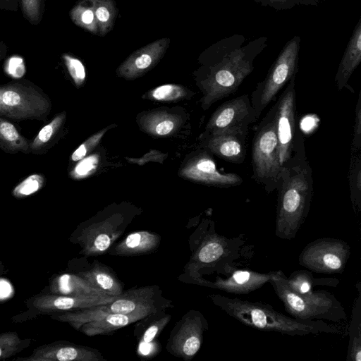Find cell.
I'll return each mask as SVG.
<instances>
[{
  "instance_id": "20",
  "label": "cell",
  "mask_w": 361,
  "mask_h": 361,
  "mask_svg": "<svg viewBox=\"0 0 361 361\" xmlns=\"http://www.w3.org/2000/svg\"><path fill=\"white\" fill-rule=\"evenodd\" d=\"M183 121L180 115L164 109L142 112L137 119L142 131L156 137H165L176 133Z\"/></svg>"
},
{
  "instance_id": "29",
  "label": "cell",
  "mask_w": 361,
  "mask_h": 361,
  "mask_svg": "<svg viewBox=\"0 0 361 361\" xmlns=\"http://www.w3.org/2000/svg\"><path fill=\"white\" fill-rule=\"evenodd\" d=\"M357 296L354 300L349 325V341L346 361L361 360V290L357 285Z\"/></svg>"
},
{
  "instance_id": "1",
  "label": "cell",
  "mask_w": 361,
  "mask_h": 361,
  "mask_svg": "<svg viewBox=\"0 0 361 361\" xmlns=\"http://www.w3.org/2000/svg\"><path fill=\"white\" fill-rule=\"evenodd\" d=\"M245 40L243 35L233 34L202 54L196 82L203 94V109L234 94L253 71L255 60L267 47L268 37L262 36L244 44Z\"/></svg>"
},
{
  "instance_id": "46",
  "label": "cell",
  "mask_w": 361,
  "mask_h": 361,
  "mask_svg": "<svg viewBox=\"0 0 361 361\" xmlns=\"http://www.w3.org/2000/svg\"><path fill=\"white\" fill-rule=\"evenodd\" d=\"M8 271L6 267H5V265L0 262V276L6 274Z\"/></svg>"
},
{
  "instance_id": "31",
  "label": "cell",
  "mask_w": 361,
  "mask_h": 361,
  "mask_svg": "<svg viewBox=\"0 0 361 361\" xmlns=\"http://www.w3.org/2000/svg\"><path fill=\"white\" fill-rule=\"evenodd\" d=\"M350 200L354 212H361V154H351L348 173Z\"/></svg>"
},
{
  "instance_id": "40",
  "label": "cell",
  "mask_w": 361,
  "mask_h": 361,
  "mask_svg": "<svg viewBox=\"0 0 361 361\" xmlns=\"http://www.w3.org/2000/svg\"><path fill=\"white\" fill-rule=\"evenodd\" d=\"M115 125L107 126L105 128L102 129L97 133L94 134L82 143L71 154V160L72 162H78L92 150L101 141L102 137L104 135L106 132Z\"/></svg>"
},
{
  "instance_id": "13",
  "label": "cell",
  "mask_w": 361,
  "mask_h": 361,
  "mask_svg": "<svg viewBox=\"0 0 361 361\" xmlns=\"http://www.w3.org/2000/svg\"><path fill=\"white\" fill-rule=\"evenodd\" d=\"M245 243L243 235L227 238L216 233L212 226L195 254V271L236 262L248 253Z\"/></svg>"
},
{
  "instance_id": "4",
  "label": "cell",
  "mask_w": 361,
  "mask_h": 361,
  "mask_svg": "<svg viewBox=\"0 0 361 361\" xmlns=\"http://www.w3.org/2000/svg\"><path fill=\"white\" fill-rule=\"evenodd\" d=\"M286 277L282 271L278 270L269 282L292 317L304 321L334 322L347 319L344 307L334 294L324 289L313 290L306 295L298 294L288 286Z\"/></svg>"
},
{
  "instance_id": "17",
  "label": "cell",
  "mask_w": 361,
  "mask_h": 361,
  "mask_svg": "<svg viewBox=\"0 0 361 361\" xmlns=\"http://www.w3.org/2000/svg\"><path fill=\"white\" fill-rule=\"evenodd\" d=\"M169 43V38H162L136 50L118 66L117 75L126 80L142 76L158 63Z\"/></svg>"
},
{
  "instance_id": "25",
  "label": "cell",
  "mask_w": 361,
  "mask_h": 361,
  "mask_svg": "<svg viewBox=\"0 0 361 361\" xmlns=\"http://www.w3.org/2000/svg\"><path fill=\"white\" fill-rule=\"evenodd\" d=\"M77 274L91 286L108 295L118 296L123 293L121 282L109 269L104 266L96 264L90 269L80 271Z\"/></svg>"
},
{
  "instance_id": "22",
  "label": "cell",
  "mask_w": 361,
  "mask_h": 361,
  "mask_svg": "<svg viewBox=\"0 0 361 361\" xmlns=\"http://www.w3.org/2000/svg\"><path fill=\"white\" fill-rule=\"evenodd\" d=\"M152 310H142L131 314H109L98 319L84 324L80 331L87 336L107 334L153 313Z\"/></svg>"
},
{
  "instance_id": "27",
  "label": "cell",
  "mask_w": 361,
  "mask_h": 361,
  "mask_svg": "<svg viewBox=\"0 0 361 361\" xmlns=\"http://www.w3.org/2000/svg\"><path fill=\"white\" fill-rule=\"evenodd\" d=\"M286 282L295 292L306 295L313 291L315 286L336 287L339 280L336 278H314L308 269L296 270L286 277Z\"/></svg>"
},
{
  "instance_id": "28",
  "label": "cell",
  "mask_w": 361,
  "mask_h": 361,
  "mask_svg": "<svg viewBox=\"0 0 361 361\" xmlns=\"http://www.w3.org/2000/svg\"><path fill=\"white\" fill-rule=\"evenodd\" d=\"M29 141L12 122L0 116V149L2 151L11 154H30Z\"/></svg>"
},
{
  "instance_id": "47",
  "label": "cell",
  "mask_w": 361,
  "mask_h": 361,
  "mask_svg": "<svg viewBox=\"0 0 361 361\" xmlns=\"http://www.w3.org/2000/svg\"><path fill=\"white\" fill-rule=\"evenodd\" d=\"M320 1V0H319Z\"/></svg>"
},
{
  "instance_id": "26",
  "label": "cell",
  "mask_w": 361,
  "mask_h": 361,
  "mask_svg": "<svg viewBox=\"0 0 361 361\" xmlns=\"http://www.w3.org/2000/svg\"><path fill=\"white\" fill-rule=\"evenodd\" d=\"M159 242V237L150 232L138 231L129 234L117 245L115 253L121 255L143 254L154 250Z\"/></svg>"
},
{
  "instance_id": "6",
  "label": "cell",
  "mask_w": 361,
  "mask_h": 361,
  "mask_svg": "<svg viewBox=\"0 0 361 361\" xmlns=\"http://www.w3.org/2000/svg\"><path fill=\"white\" fill-rule=\"evenodd\" d=\"M251 155L252 178L267 194L273 192L276 189L283 169L279 159L274 106L262 119L255 130Z\"/></svg>"
},
{
  "instance_id": "42",
  "label": "cell",
  "mask_w": 361,
  "mask_h": 361,
  "mask_svg": "<svg viewBox=\"0 0 361 361\" xmlns=\"http://www.w3.org/2000/svg\"><path fill=\"white\" fill-rule=\"evenodd\" d=\"M98 162L97 156L94 155L88 157H84L72 171V177L74 178H82L89 176L94 171Z\"/></svg>"
},
{
  "instance_id": "2",
  "label": "cell",
  "mask_w": 361,
  "mask_h": 361,
  "mask_svg": "<svg viewBox=\"0 0 361 361\" xmlns=\"http://www.w3.org/2000/svg\"><path fill=\"white\" fill-rule=\"evenodd\" d=\"M276 190L275 235L291 240L307 216L313 195L312 168L305 153L295 155L283 167Z\"/></svg>"
},
{
  "instance_id": "12",
  "label": "cell",
  "mask_w": 361,
  "mask_h": 361,
  "mask_svg": "<svg viewBox=\"0 0 361 361\" xmlns=\"http://www.w3.org/2000/svg\"><path fill=\"white\" fill-rule=\"evenodd\" d=\"M260 115L252 106L248 94H245L220 105L211 115L204 133L248 134L250 125Z\"/></svg>"
},
{
  "instance_id": "16",
  "label": "cell",
  "mask_w": 361,
  "mask_h": 361,
  "mask_svg": "<svg viewBox=\"0 0 361 361\" xmlns=\"http://www.w3.org/2000/svg\"><path fill=\"white\" fill-rule=\"evenodd\" d=\"M103 360L95 349L59 341L44 344L32 350L28 357H17V361H98Z\"/></svg>"
},
{
  "instance_id": "24",
  "label": "cell",
  "mask_w": 361,
  "mask_h": 361,
  "mask_svg": "<svg viewBox=\"0 0 361 361\" xmlns=\"http://www.w3.org/2000/svg\"><path fill=\"white\" fill-rule=\"evenodd\" d=\"M67 114L63 111L44 125L36 136L29 141V152L36 155L46 154L60 138L66 123Z\"/></svg>"
},
{
  "instance_id": "21",
  "label": "cell",
  "mask_w": 361,
  "mask_h": 361,
  "mask_svg": "<svg viewBox=\"0 0 361 361\" xmlns=\"http://www.w3.org/2000/svg\"><path fill=\"white\" fill-rule=\"evenodd\" d=\"M361 62V17L354 27L338 65L335 82L338 90L349 87L348 82Z\"/></svg>"
},
{
  "instance_id": "39",
  "label": "cell",
  "mask_w": 361,
  "mask_h": 361,
  "mask_svg": "<svg viewBox=\"0 0 361 361\" xmlns=\"http://www.w3.org/2000/svg\"><path fill=\"white\" fill-rule=\"evenodd\" d=\"M262 6L270 7L277 11H286L295 6H317L319 0H254Z\"/></svg>"
},
{
  "instance_id": "18",
  "label": "cell",
  "mask_w": 361,
  "mask_h": 361,
  "mask_svg": "<svg viewBox=\"0 0 361 361\" xmlns=\"http://www.w3.org/2000/svg\"><path fill=\"white\" fill-rule=\"evenodd\" d=\"M248 134L224 133L201 135V146L212 155L230 163L239 164L246 157V139Z\"/></svg>"
},
{
  "instance_id": "23",
  "label": "cell",
  "mask_w": 361,
  "mask_h": 361,
  "mask_svg": "<svg viewBox=\"0 0 361 361\" xmlns=\"http://www.w3.org/2000/svg\"><path fill=\"white\" fill-rule=\"evenodd\" d=\"M48 290V293L68 296L108 295L74 274H61L51 276Z\"/></svg>"
},
{
  "instance_id": "45",
  "label": "cell",
  "mask_w": 361,
  "mask_h": 361,
  "mask_svg": "<svg viewBox=\"0 0 361 361\" xmlns=\"http://www.w3.org/2000/svg\"><path fill=\"white\" fill-rule=\"evenodd\" d=\"M7 52V45L4 42L0 41V61H1L6 57Z\"/></svg>"
},
{
  "instance_id": "11",
  "label": "cell",
  "mask_w": 361,
  "mask_h": 361,
  "mask_svg": "<svg viewBox=\"0 0 361 361\" xmlns=\"http://www.w3.org/2000/svg\"><path fill=\"white\" fill-rule=\"evenodd\" d=\"M118 296H68L48 292L41 293L27 299V310L14 316L12 321L24 322L40 315H49L54 312L72 311L106 304Z\"/></svg>"
},
{
  "instance_id": "43",
  "label": "cell",
  "mask_w": 361,
  "mask_h": 361,
  "mask_svg": "<svg viewBox=\"0 0 361 361\" xmlns=\"http://www.w3.org/2000/svg\"><path fill=\"white\" fill-rule=\"evenodd\" d=\"M170 317H171L169 315H167L159 321H157L150 325L143 334L142 339V342L145 343L151 342L159 334V332L163 329V327L165 326V325L168 323Z\"/></svg>"
},
{
  "instance_id": "36",
  "label": "cell",
  "mask_w": 361,
  "mask_h": 361,
  "mask_svg": "<svg viewBox=\"0 0 361 361\" xmlns=\"http://www.w3.org/2000/svg\"><path fill=\"white\" fill-rule=\"evenodd\" d=\"M45 184L46 178L42 174H32L13 188L12 195L17 199L25 198L40 190Z\"/></svg>"
},
{
  "instance_id": "3",
  "label": "cell",
  "mask_w": 361,
  "mask_h": 361,
  "mask_svg": "<svg viewBox=\"0 0 361 361\" xmlns=\"http://www.w3.org/2000/svg\"><path fill=\"white\" fill-rule=\"evenodd\" d=\"M213 302L241 324L261 331L289 336L341 334L338 326L323 320L304 321L286 316L267 303L222 295H212Z\"/></svg>"
},
{
  "instance_id": "7",
  "label": "cell",
  "mask_w": 361,
  "mask_h": 361,
  "mask_svg": "<svg viewBox=\"0 0 361 361\" xmlns=\"http://www.w3.org/2000/svg\"><path fill=\"white\" fill-rule=\"evenodd\" d=\"M154 287L148 286L130 289L122 293L113 301L100 305L63 312H54L49 316L55 320L68 323L79 330L85 323L98 319L109 314H128L142 310L154 311L152 297Z\"/></svg>"
},
{
  "instance_id": "14",
  "label": "cell",
  "mask_w": 361,
  "mask_h": 361,
  "mask_svg": "<svg viewBox=\"0 0 361 361\" xmlns=\"http://www.w3.org/2000/svg\"><path fill=\"white\" fill-rule=\"evenodd\" d=\"M218 272L214 281L202 283L221 290L228 293L247 294L269 281L276 271L260 273L247 269L239 268L236 262L210 267Z\"/></svg>"
},
{
  "instance_id": "19",
  "label": "cell",
  "mask_w": 361,
  "mask_h": 361,
  "mask_svg": "<svg viewBox=\"0 0 361 361\" xmlns=\"http://www.w3.org/2000/svg\"><path fill=\"white\" fill-rule=\"evenodd\" d=\"M207 329V322L200 312L187 317L173 338V350L186 359L193 357L200 350L203 333Z\"/></svg>"
},
{
  "instance_id": "35",
  "label": "cell",
  "mask_w": 361,
  "mask_h": 361,
  "mask_svg": "<svg viewBox=\"0 0 361 361\" xmlns=\"http://www.w3.org/2000/svg\"><path fill=\"white\" fill-rule=\"evenodd\" d=\"M107 226H99L94 232L93 237L82 240L85 243V252L87 255L90 253H102L106 250L112 243L111 231H106Z\"/></svg>"
},
{
  "instance_id": "41",
  "label": "cell",
  "mask_w": 361,
  "mask_h": 361,
  "mask_svg": "<svg viewBox=\"0 0 361 361\" xmlns=\"http://www.w3.org/2000/svg\"><path fill=\"white\" fill-rule=\"evenodd\" d=\"M361 149V91L358 93L355 110L353 136L351 145V154L360 152Z\"/></svg>"
},
{
  "instance_id": "44",
  "label": "cell",
  "mask_w": 361,
  "mask_h": 361,
  "mask_svg": "<svg viewBox=\"0 0 361 361\" xmlns=\"http://www.w3.org/2000/svg\"><path fill=\"white\" fill-rule=\"evenodd\" d=\"M20 0H0V9L16 12Z\"/></svg>"
},
{
  "instance_id": "8",
  "label": "cell",
  "mask_w": 361,
  "mask_h": 361,
  "mask_svg": "<svg viewBox=\"0 0 361 361\" xmlns=\"http://www.w3.org/2000/svg\"><path fill=\"white\" fill-rule=\"evenodd\" d=\"M300 37L295 35L283 47L269 68L264 79L259 82L252 91L250 102L261 114L280 90L298 72Z\"/></svg>"
},
{
  "instance_id": "10",
  "label": "cell",
  "mask_w": 361,
  "mask_h": 361,
  "mask_svg": "<svg viewBox=\"0 0 361 361\" xmlns=\"http://www.w3.org/2000/svg\"><path fill=\"white\" fill-rule=\"evenodd\" d=\"M350 253V247L345 241L334 238H320L306 245L298 257V262L310 271L341 274Z\"/></svg>"
},
{
  "instance_id": "5",
  "label": "cell",
  "mask_w": 361,
  "mask_h": 361,
  "mask_svg": "<svg viewBox=\"0 0 361 361\" xmlns=\"http://www.w3.org/2000/svg\"><path fill=\"white\" fill-rule=\"evenodd\" d=\"M52 109L49 97L43 90L23 79L0 85V116L20 122L46 121Z\"/></svg>"
},
{
  "instance_id": "30",
  "label": "cell",
  "mask_w": 361,
  "mask_h": 361,
  "mask_svg": "<svg viewBox=\"0 0 361 361\" xmlns=\"http://www.w3.org/2000/svg\"><path fill=\"white\" fill-rule=\"evenodd\" d=\"M96 0H80L70 11V18L78 26L98 35V27L95 16Z\"/></svg>"
},
{
  "instance_id": "37",
  "label": "cell",
  "mask_w": 361,
  "mask_h": 361,
  "mask_svg": "<svg viewBox=\"0 0 361 361\" xmlns=\"http://www.w3.org/2000/svg\"><path fill=\"white\" fill-rule=\"evenodd\" d=\"M23 17L32 25H39L43 18L45 0H20Z\"/></svg>"
},
{
  "instance_id": "34",
  "label": "cell",
  "mask_w": 361,
  "mask_h": 361,
  "mask_svg": "<svg viewBox=\"0 0 361 361\" xmlns=\"http://www.w3.org/2000/svg\"><path fill=\"white\" fill-rule=\"evenodd\" d=\"M188 95V91L182 85L166 84L147 92L143 97L159 102H177Z\"/></svg>"
},
{
  "instance_id": "33",
  "label": "cell",
  "mask_w": 361,
  "mask_h": 361,
  "mask_svg": "<svg viewBox=\"0 0 361 361\" xmlns=\"http://www.w3.org/2000/svg\"><path fill=\"white\" fill-rule=\"evenodd\" d=\"M31 344L30 338H21L16 331L0 334V360L19 353Z\"/></svg>"
},
{
  "instance_id": "9",
  "label": "cell",
  "mask_w": 361,
  "mask_h": 361,
  "mask_svg": "<svg viewBox=\"0 0 361 361\" xmlns=\"http://www.w3.org/2000/svg\"><path fill=\"white\" fill-rule=\"evenodd\" d=\"M273 106L275 111L279 159L283 168L295 155L305 153L304 137L297 121L295 77L288 82Z\"/></svg>"
},
{
  "instance_id": "15",
  "label": "cell",
  "mask_w": 361,
  "mask_h": 361,
  "mask_svg": "<svg viewBox=\"0 0 361 361\" xmlns=\"http://www.w3.org/2000/svg\"><path fill=\"white\" fill-rule=\"evenodd\" d=\"M212 155L204 149L195 154L180 169V176L197 183L220 188L242 184L243 180L239 175L218 171Z\"/></svg>"
},
{
  "instance_id": "38",
  "label": "cell",
  "mask_w": 361,
  "mask_h": 361,
  "mask_svg": "<svg viewBox=\"0 0 361 361\" xmlns=\"http://www.w3.org/2000/svg\"><path fill=\"white\" fill-rule=\"evenodd\" d=\"M62 59L75 85L78 88L82 87L86 79V71L82 61L68 54H63Z\"/></svg>"
},
{
  "instance_id": "32",
  "label": "cell",
  "mask_w": 361,
  "mask_h": 361,
  "mask_svg": "<svg viewBox=\"0 0 361 361\" xmlns=\"http://www.w3.org/2000/svg\"><path fill=\"white\" fill-rule=\"evenodd\" d=\"M116 14L117 9L113 0H96L95 16L99 35L104 36L112 29Z\"/></svg>"
}]
</instances>
